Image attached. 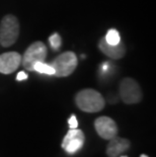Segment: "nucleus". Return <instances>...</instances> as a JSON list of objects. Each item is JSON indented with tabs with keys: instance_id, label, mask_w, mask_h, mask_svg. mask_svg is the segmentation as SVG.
<instances>
[{
	"instance_id": "f257e3e1",
	"label": "nucleus",
	"mask_w": 156,
	"mask_h": 157,
	"mask_svg": "<svg viewBox=\"0 0 156 157\" xmlns=\"http://www.w3.org/2000/svg\"><path fill=\"white\" fill-rule=\"evenodd\" d=\"M76 105L81 111L86 113H97L105 108V98L94 89L86 88L80 90L75 96Z\"/></svg>"
},
{
	"instance_id": "f03ea898",
	"label": "nucleus",
	"mask_w": 156,
	"mask_h": 157,
	"mask_svg": "<svg viewBox=\"0 0 156 157\" xmlns=\"http://www.w3.org/2000/svg\"><path fill=\"white\" fill-rule=\"evenodd\" d=\"M19 35V22L14 15L8 14L2 18L0 25V44L10 47L16 42Z\"/></svg>"
},
{
	"instance_id": "7ed1b4c3",
	"label": "nucleus",
	"mask_w": 156,
	"mask_h": 157,
	"mask_svg": "<svg viewBox=\"0 0 156 157\" xmlns=\"http://www.w3.org/2000/svg\"><path fill=\"white\" fill-rule=\"evenodd\" d=\"M78 64L77 56L73 52H65L59 55L51 63L55 70V76L57 77H66L72 74Z\"/></svg>"
},
{
	"instance_id": "20e7f679",
	"label": "nucleus",
	"mask_w": 156,
	"mask_h": 157,
	"mask_svg": "<svg viewBox=\"0 0 156 157\" xmlns=\"http://www.w3.org/2000/svg\"><path fill=\"white\" fill-rule=\"evenodd\" d=\"M47 53V47L43 42H35L32 44L21 57V63L25 69L32 71V67L36 63L45 62Z\"/></svg>"
},
{
	"instance_id": "39448f33",
	"label": "nucleus",
	"mask_w": 156,
	"mask_h": 157,
	"mask_svg": "<svg viewBox=\"0 0 156 157\" xmlns=\"http://www.w3.org/2000/svg\"><path fill=\"white\" fill-rule=\"evenodd\" d=\"M120 96L127 105L137 103L142 98V91L137 81L132 78H124L120 83Z\"/></svg>"
},
{
	"instance_id": "423d86ee",
	"label": "nucleus",
	"mask_w": 156,
	"mask_h": 157,
	"mask_svg": "<svg viewBox=\"0 0 156 157\" xmlns=\"http://www.w3.org/2000/svg\"><path fill=\"white\" fill-rule=\"evenodd\" d=\"M85 136L81 130L70 129L62 141V148L68 154H75L84 145Z\"/></svg>"
},
{
	"instance_id": "0eeeda50",
	"label": "nucleus",
	"mask_w": 156,
	"mask_h": 157,
	"mask_svg": "<svg viewBox=\"0 0 156 157\" xmlns=\"http://www.w3.org/2000/svg\"><path fill=\"white\" fill-rule=\"evenodd\" d=\"M94 128L97 134L105 140H111L118 134L117 124L108 117H99L98 119H96L94 122Z\"/></svg>"
},
{
	"instance_id": "6e6552de",
	"label": "nucleus",
	"mask_w": 156,
	"mask_h": 157,
	"mask_svg": "<svg viewBox=\"0 0 156 157\" xmlns=\"http://www.w3.org/2000/svg\"><path fill=\"white\" fill-rule=\"evenodd\" d=\"M21 64V55L16 52H8L0 55V73L10 74Z\"/></svg>"
},
{
	"instance_id": "1a4fd4ad",
	"label": "nucleus",
	"mask_w": 156,
	"mask_h": 157,
	"mask_svg": "<svg viewBox=\"0 0 156 157\" xmlns=\"http://www.w3.org/2000/svg\"><path fill=\"white\" fill-rule=\"evenodd\" d=\"M129 148H130L129 140L116 136L109 140L107 148V154L108 157H119L122 153L127 151Z\"/></svg>"
},
{
	"instance_id": "9d476101",
	"label": "nucleus",
	"mask_w": 156,
	"mask_h": 157,
	"mask_svg": "<svg viewBox=\"0 0 156 157\" xmlns=\"http://www.w3.org/2000/svg\"><path fill=\"white\" fill-rule=\"evenodd\" d=\"M98 48L105 56L112 59H121L126 54V49L122 45V43L118 45H109L105 42V39H101L99 41Z\"/></svg>"
},
{
	"instance_id": "9b49d317",
	"label": "nucleus",
	"mask_w": 156,
	"mask_h": 157,
	"mask_svg": "<svg viewBox=\"0 0 156 157\" xmlns=\"http://www.w3.org/2000/svg\"><path fill=\"white\" fill-rule=\"evenodd\" d=\"M32 71H36L41 74H46V75H54L55 70L52 67L51 64H46L45 62H38L36 63L32 67Z\"/></svg>"
},
{
	"instance_id": "f8f14e48",
	"label": "nucleus",
	"mask_w": 156,
	"mask_h": 157,
	"mask_svg": "<svg viewBox=\"0 0 156 157\" xmlns=\"http://www.w3.org/2000/svg\"><path fill=\"white\" fill-rule=\"evenodd\" d=\"M105 40L109 45H118L121 43V36L117 29H109Z\"/></svg>"
},
{
	"instance_id": "ddd939ff",
	"label": "nucleus",
	"mask_w": 156,
	"mask_h": 157,
	"mask_svg": "<svg viewBox=\"0 0 156 157\" xmlns=\"http://www.w3.org/2000/svg\"><path fill=\"white\" fill-rule=\"evenodd\" d=\"M49 43H50V45H51L52 49L54 50V51H58V50L60 49L61 45H62V39L57 33H55V34H53L49 38Z\"/></svg>"
},
{
	"instance_id": "4468645a",
	"label": "nucleus",
	"mask_w": 156,
	"mask_h": 157,
	"mask_svg": "<svg viewBox=\"0 0 156 157\" xmlns=\"http://www.w3.org/2000/svg\"><path fill=\"white\" fill-rule=\"evenodd\" d=\"M68 125H69V128L70 129H76L78 127V122H77V119H76L75 115H72L70 118H69Z\"/></svg>"
},
{
	"instance_id": "2eb2a0df",
	"label": "nucleus",
	"mask_w": 156,
	"mask_h": 157,
	"mask_svg": "<svg viewBox=\"0 0 156 157\" xmlns=\"http://www.w3.org/2000/svg\"><path fill=\"white\" fill-rule=\"evenodd\" d=\"M26 79H28V74H26L25 72L24 71L18 72L17 76H16V80H17V81H22V80H26Z\"/></svg>"
},
{
	"instance_id": "dca6fc26",
	"label": "nucleus",
	"mask_w": 156,
	"mask_h": 157,
	"mask_svg": "<svg viewBox=\"0 0 156 157\" xmlns=\"http://www.w3.org/2000/svg\"><path fill=\"white\" fill-rule=\"evenodd\" d=\"M140 157H148V156L146 155V154H141V155H140Z\"/></svg>"
},
{
	"instance_id": "f3484780",
	"label": "nucleus",
	"mask_w": 156,
	"mask_h": 157,
	"mask_svg": "<svg viewBox=\"0 0 156 157\" xmlns=\"http://www.w3.org/2000/svg\"><path fill=\"white\" fill-rule=\"evenodd\" d=\"M121 157H127V156H121Z\"/></svg>"
}]
</instances>
